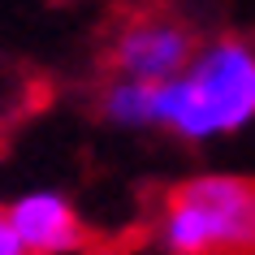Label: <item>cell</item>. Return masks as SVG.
<instances>
[{"label": "cell", "mask_w": 255, "mask_h": 255, "mask_svg": "<svg viewBox=\"0 0 255 255\" xmlns=\"http://www.w3.org/2000/svg\"><path fill=\"white\" fill-rule=\"evenodd\" d=\"M255 121V43L216 35L199 43L190 65L160 87V130L182 143H212Z\"/></svg>", "instance_id": "obj_1"}, {"label": "cell", "mask_w": 255, "mask_h": 255, "mask_svg": "<svg viewBox=\"0 0 255 255\" xmlns=\"http://www.w3.org/2000/svg\"><path fill=\"white\" fill-rule=\"evenodd\" d=\"M9 216L17 225V238L26 242L30 255H78L87 247L78 208L52 186L26 190L9 203Z\"/></svg>", "instance_id": "obj_4"}, {"label": "cell", "mask_w": 255, "mask_h": 255, "mask_svg": "<svg viewBox=\"0 0 255 255\" xmlns=\"http://www.w3.org/2000/svg\"><path fill=\"white\" fill-rule=\"evenodd\" d=\"M160 87L143 78H113L100 87V117L117 130H156L160 126Z\"/></svg>", "instance_id": "obj_5"}, {"label": "cell", "mask_w": 255, "mask_h": 255, "mask_svg": "<svg viewBox=\"0 0 255 255\" xmlns=\"http://www.w3.org/2000/svg\"><path fill=\"white\" fill-rule=\"evenodd\" d=\"M151 242L164 255H255V177H182L156 208Z\"/></svg>", "instance_id": "obj_2"}, {"label": "cell", "mask_w": 255, "mask_h": 255, "mask_svg": "<svg viewBox=\"0 0 255 255\" xmlns=\"http://www.w3.org/2000/svg\"><path fill=\"white\" fill-rule=\"evenodd\" d=\"M195 30L182 17L169 13H138L121 22L108 48V65L121 78H143V82H173L195 56Z\"/></svg>", "instance_id": "obj_3"}, {"label": "cell", "mask_w": 255, "mask_h": 255, "mask_svg": "<svg viewBox=\"0 0 255 255\" xmlns=\"http://www.w3.org/2000/svg\"><path fill=\"white\" fill-rule=\"evenodd\" d=\"M0 255H30L26 242L17 238V225H13V216H9L4 203H0Z\"/></svg>", "instance_id": "obj_6"}]
</instances>
